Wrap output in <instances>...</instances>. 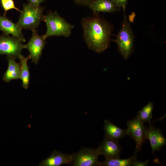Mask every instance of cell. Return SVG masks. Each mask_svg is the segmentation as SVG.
<instances>
[{"label":"cell","mask_w":166,"mask_h":166,"mask_svg":"<svg viewBox=\"0 0 166 166\" xmlns=\"http://www.w3.org/2000/svg\"><path fill=\"white\" fill-rule=\"evenodd\" d=\"M30 57L29 55L26 57L22 56L20 58V79L22 82V86L27 89L29 86L30 80L29 67L27 65V61Z\"/></svg>","instance_id":"2e32d148"},{"label":"cell","mask_w":166,"mask_h":166,"mask_svg":"<svg viewBox=\"0 0 166 166\" xmlns=\"http://www.w3.org/2000/svg\"><path fill=\"white\" fill-rule=\"evenodd\" d=\"M94 14L100 12L113 13L120 10L113 0H96L88 6Z\"/></svg>","instance_id":"4fadbf2b"},{"label":"cell","mask_w":166,"mask_h":166,"mask_svg":"<svg viewBox=\"0 0 166 166\" xmlns=\"http://www.w3.org/2000/svg\"><path fill=\"white\" fill-rule=\"evenodd\" d=\"M103 128L105 131V136L118 142L120 140L127 135L126 129L117 126L109 120H104Z\"/></svg>","instance_id":"5bb4252c"},{"label":"cell","mask_w":166,"mask_h":166,"mask_svg":"<svg viewBox=\"0 0 166 166\" xmlns=\"http://www.w3.org/2000/svg\"><path fill=\"white\" fill-rule=\"evenodd\" d=\"M32 31V37L28 43L24 45L25 48L28 50L31 61L37 64L42 56L46 42L42 36L39 35L36 30Z\"/></svg>","instance_id":"ba28073f"},{"label":"cell","mask_w":166,"mask_h":166,"mask_svg":"<svg viewBox=\"0 0 166 166\" xmlns=\"http://www.w3.org/2000/svg\"><path fill=\"white\" fill-rule=\"evenodd\" d=\"M101 155L105 159L120 158L122 147L118 142L112 140L105 136L104 139L98 148Z\"/></svg>","instance_id":"9c48e42d"},{"label":"cell","mask_w":166,"mask_h":166,"mask_svg":"<svg viewBox=\"0 0 166 166\" xmlns=\"http://www.w3.org/2000/svg\"><path fill=\"white\" fill-rule=\"evenodd\" d=\"M113 41L116 42L119 52L125 60H127L134 51L135 35L128 22L125 12L121 28Z\"/></svg>","instance_id":"3957f363"},{"label":"cell","mask_w":166,"mask_h":166,"mask_svg":"<svg viewBox=\"0 0 166 166\" xmlns=\"http://www.w3.org/2000/svg\"><path fill=\"white\" fill-rule=\"evenodd\" d=\"M1 6L4 11V15L5 16L7 12L10 10L14 9L21 12L22 10L16 7L13 0H0Z\"/></svg>","instance_id":"d6986e66"},{"label":"cell","mask_w":166,"mask_h":166,"mask_svg":"<svg viewBox=\"0 0 166 166\" xmlns=\"http://www.w3.org/2000/svg\"><path fill=\"white\" fill-rule=\"evenodd\" d=\"M153 106L154 104L152 102H148L139 111L136 116L144 123L146 122L149 125L152 124L151 120L153 119L152 112Z\"/></svg>","instance_id":"ac0fdd59"},{"label":"cell","mask_w":166,"mask_h":166,"mask_svg":"<svg viewBox=\"0 0 166 166\" xmlns=\"http://www.w3.org/2000/svg\"><path fill=\"white\" fill-rule=\"evenodd\" d=\"M146 133L147 139L150 141L152 153L160 150L166 145V138L159 128L149 125L148 128L146 127Z\"/></svg>","instance_id":"8fae6325"},{"label":"cell","mask_w":166,"mask_h":166,"mask_svg":"<svg viewBox=\"0 0 166 166\" xmlns=\"http://www.w3.org/2000/svg\"><path fill=\"white\" fill-rule=\"evenodd\" d=\"M71 155L63 153L59 151H54L50 155L43 160L39 166H59L72 164Z\"/></svg>","instance_id":"7c38bea8"},{"label":"cell","mask_w":166,"mask_h":166,"mask_svg":"<svg viewBox=\"0 0 166 166\" xmlns=\"http://www.w3.org/2000/svg\"><path fill=\"white\" fill-rule=\"evenodd\" d=\"M28 4L35 7H38L45 0H27Z\"/></svg>","instance_id":"7402d4cb"},{"label":"cell","mask_w":166,"mask_h":166,"mask_svg":"<svg viewBox=\"0 0 166 166\" xmlns=\"http://www.w3.org/2000/svg\"><path fill=\"white\" fill-rule=\"evenodd\" d=\"M126 124L127 135L131 137L136 143L135 153H137L141 150L142 144L147 140L146 127L137 116L134 119L128 121Z\"/></svg>","instance_id":"8992f818"},{"label":"cell","mask_w":166,"mask_h":166,"mask_svg":"<svg viewBox=\"0 0 166 166\" xmlns=\"http://www.w3.org/2000/svg\"><path fill=\"white\" fill-rule=\"evenodd\" d=\"M149 160H148L145 161L137 160H136L133 162V166H147L148 165Z\"/></svg>","instance_id":"603a6c76"},{"label":"cell","mask_w":166,"mask_h":166,"mask_svg":"<svg viewBox=\"0 0 166 166\" xmlns=\"http://www.w3.org/2000/svg\"><path fill=\"white\" fill-rule=\"evenodd\" d=\"M44 9L40 6L35 7L24 4L17 24L22 29L35 30L42 21Z\"/></svg>","instance_id":"277c9868"},{"label":"cell","mask_w":166,"mask_h":166,"mask_svg":"<svg viewBox=\"0 0 166 166\" xmlns=\"http://www.w3.org/2000/svg\"><path fill=\"white\" fill-rule=\"evenodd\" d=\"M22 30L17 23H14L10 19L6 16L0 15V30L3 32L4 34H11L13 37L22 42H25L26 39Z\"/></svg>","instance_id":"30bf717a"},{"label":"cell","mask_w":166,"mask_h":166,"mask_svg":"<svg viewBox=\"0 0 166 166\" xmlns=\"http://www.w3.org/2000/svg\"><path fill=\"white\" fill-rule=\"evenodd\" d=\"M42 21L47 26L45 33L42 35L45 39L52 36L68 37L74 27V26L60 16L56 11L48 12L46 15H43Z\"/></svg>","instance_id":"7a4b0ae2"},{"label":"cell","mask_w":166,"mask_h":166,"mask_svg":"<svg viewBox=\"0 0 166 166\" xmlns=\"http://www.w3.org/2000/svg\"><path fill=\"white\" fill-rule=\"evenodd\" d=\"M137 153H135L133 155L129 158L122 159L120 158L105 159L104 161L100 163L101 166H131L134 161L136 160Z\"/></svg>","instance_id":"e0dca14e"},{"label":"cell","mask_w":166,"mask_h":166,"mask_svg":"<svg viewBox=\"0 0 166 166\" xmlns=\"http://www.w3.org/2000/svg\"><path fill=\"white\" fill-rule=\"evenodd\" d=\"M7 59L8 67L2 77L4 81L8 83L12 80L20 79V63H18L15 58L10 56H8Z\"/></svg>","instance_id":"9a60e30c"},{"label":"cell","mask_w":166,"mask_h":166,"mask_svg":"<svg viewBox=\"0 0 166 166\" xmlns=\"http://www.w3.org/2000/svg\"><path fill=\"white\" fill-rule=\"evenodd\" d=\"M81 24L84 38L89 49L101 53L108 48L113 26L108 21L95 14L83 18Z\"/></svg>","instance_id":"6da1fadb"},{"label":"cell","mask_w":166,"mask_h":166,"mask_svg":"<svg viewBox=\"0 0 166 166\" xmlns=\"http://www.w3.org/2000/svg\"><path fill=\"white\" fill-rule=\"evenodd\" d=\"M75 4L78 6H88L93 2L96 0H73Z\"/></svg>","instance_id":"44dd1931"},{"label":"cell","mask_w":166,"mask_h":166,"mask_svg":"<svg viewBox=\"0 0 166 166\" xmlns=\"http://www.w3.org/2000/svg\"><path fill=\"white\" fill-rule=\"evenodd\" d=\"M18 39L5 34L0 36V55L6 54L14 58L23 56L22 53L25 45Z\"/></svg>","instance_id":"52a82bcc"},{"label":"cell","mask_w":166,"mask_h":166,"mask_svg":"<svg viewBox=\"0 0 166 166\" xmlns=\"http://www.w3.org/2000/svg\"><path fill=\"white\" fill-rule=\"evenodd\" d=\"M120 8H122L124 12H125L128 0H113Z\"/></svg>","instance_id":"ffe728a7"},{"label":"cell","mask_w":166,"mask_h":166,"mask_svg":"<svg viewBox=\"0 0 166 166\" xmlns=\"http://www.w3.org/2000/svg\"><path fill=\"white\" fill-rule=\"evenodd\" d=\"M101 155L98 148H82L78 152L71 154L72 164L74 166H100L98 161Z\"/></svg>","instance_id":"5b68a950"}]
</instances>
